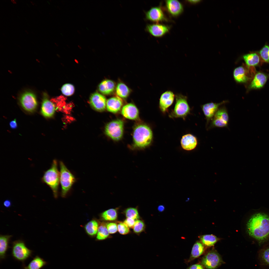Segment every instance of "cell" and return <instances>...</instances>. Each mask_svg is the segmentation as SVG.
Segmentation results:
<instances>
[{
	"label": "cell",
	"instance_id": "cell-1",
	"mask_svg": "<svg viewBox=\"0 0 269 269\" xmlns=\"http://www.w3.org/2000/svg\"><path fill=\"white\" fill-rule=\"evenodd\" d=\"M247 232L251 237L260 242L269 237V216L259 213L253 215L246 224Z\"/></svg>",
	"mask_w": 269,
	"mask_h": 269
},
{
	"label": "cell",
	"instance_id": "cell-2",
	"mask_svg": "<svg viewBox=\"0 0 269 269\" xmlns=\"http://www.w3.org/2000/svg\"><path fill=\"white\" fill-rule=\"evenodd\" d=\"M134 147L142 149L147 147L151 144L153 138V133L150 128L144 124L135 127L133 133Z\"/></svg>",
	"mask_w": 269,
	"mask_h": 269
},
{
	"label": "cell",
	"instance_id": "cell-3",
	"mask_svg": "<svg viewBox=\"0 0 269 269\" xmlns=\"http://www.w3.org/2000/svg\"><path fill=\"white\" fill-rule=\"evenodd\" d=\"M60 176L57 161L54 159L50 168L44 172L41 180L42 182L46 184L50 188L55 198L58 197V195Z\"/></svg>",
	"mask_w": 269,
	"mask_h": 269
},
{
	"label": "cell",
	"instance_id": "cell-4",
	"mask_svg": "<svg viewBox=\"0 0 269 269\" xmlns=\"http://www.w3.org/2000/svg\"><path fill=\"white\" fill-rule=\"evenodd\" d=\"M59 165L61 195L63 197H65L71 189L76 179L74 175L67 168L62 161L59 162Z\"/></svg>",
	"mask_w": 269,
	"mask_h": 269
},
{
	"label": "cell",
	"instance_id": "cell-5",
	"mask_svg": "<svg viewBox=\"0 0 269 269\" xmlns=\"http://www.w3.org/2000/svg\"><path fill=\"white\" fill-rule=\"evenodd\" d=\"M175 97L176 103L174 108L169 116L171 118H181L185 119L190 111L187 101V98L186 96L179 94H176Z\"/></svg>",
	"mask_w": 269,
	"mask_h": 269
},
{
	"label": "cell",
	"instance_id": "cell-6",
	"mask_svg": "<svg viewBox=\"0 0 269 269\" xmlns=\"http://www.w3.org/2000/svg\"><path fill=\"white\" fill-rule=\"evenodd\" d=\"M32 253L33 251L26 247L23 241L18 240L13 242L11 254L16 260L23 263L32 256Z\"/></svg>",
	"mask_w": 269,
	"mask_h": 269
},
{
	"label": "cell",
	"instance_id": "cell-7",
	"mask_svg": "<svg viewBox=\"0 0 269 269\" xmlns=\"http://www.w3.org/2000/svg\"><path fill=\"white\" fill-rule=\"evenodd\" d=\"M124 126L123 122L121 120L113 121L106 125L105 132L106 134L113 140H119L123 136Z\"/></svg>",
	"mask_w": 269,
	"mask_h": 269
},
{
	"label": "cell",
	"instance_id": "cell-8",
	"mask_svg": "<svg viewBox=\"0 0 269 269\" xmlns=\"http://www.w3.org/2000/svg\"><path fill=\"white\" fill-rule=\"evenodd\" d=\"M19 101L22 108L29 113L34 112L36 109L38 103L35 95L30 91H26L20 96Z\"/></svg>",
	"mask_w": 269,
	"mask_h": 269
},
{
	"label": "cell",
	"instance_id": "cell-9",
	"mask_svg": "<svg viewBox=\"0 0 269 269\" xmlns=\"http://www.w3.org/2000/svg\"><path fill=\"white\" fill-rule=\"evenodd\" d=\"M223 263L220 256L214 249L207 253L202 258L201 262L206 269H216Z\"/></svg>",
	"mask_w": 269,
	"mask_h": 269
},
{
	"label": "cell",
	"instance_id": "cell-10",
	"mask_svg": "<svg viewBox=\"0 0 269 269\" xmlns=\"http://www.w3.org/2000/svg\"><path fill=\"white\" fill-rule=\"evenodd\" d=\"M229 117L227 110L224 106L220 107L212 119L207 130L213 128L228 127Z\"/></svg>",
	"mask_w": 269,
	"mask_h": 269
},
{
	"label": "cell",
	"instance_id": "cell-11",
	"mask_svg": "<svg viewBox=\"0 0 269 269\" xmlns=\"http://www.w3.org/2000/svg\"><path fill=\"white\" fill-rule=\"evenodd\" d=\"M227 102L224 101L217 103L211 102L202 105V110L206 120V126L207 129L209 124L220 106Z\"/></svg>",
	"mask_w": 269,
	"mask_h": 269
},
{
	"label": "cell",
	"instance_id": "cell-12",
	"mask_svg": "<svg viewBox=\"0 0 269 269\" xmlns=\"http://www.w3.org/2000/svg\"><path fill=\"white\" fill-rule=\"evenodd\" d=\"M145 16L147 20L157 23L167 20L163 12L159 6L151 7L145 12Z\"/></svg>",
	"mask_w": 269,
	"mask_h": 269
},
{
	"label": "cell",
	"instance_id": "cell-13",
	"mask_svg": "<svg viewBox=\"0 0 269 269\" xmlns=\"http://www.w3.org/2000/svg\"><path fill=\"white\" fill-rule=\"evenodd\" d=\"M89 102L92 107L96 111L102 112L105 109L107 102L106 98L98 93L95 92L91 94Z\"/></svg>",
	"mask_w": 269,
	"mask_h": 269
},
{
	"label": "cell",
	"instance_id": "cell-14",
	"mask_svg": "<svg viewBox=\"0 0 269 269\" xmlns=\"http://www.w3.org/2000/svg\"><path fill=\"white\" fill-rule=\"evenodd\" d=\"M169 26L162 24L155 23L146 25L145 30L152 35L156 37H161L169 31Z\"/></svg>",
	"mask_w": 269,
	"mask_h": 269
},
{
	"label": "cell",
	"instance_id": "cell-15",
	"mask_svg": "<svg viewBox=\"0 0 269 269\" xmlns=\"http://www.w3.org/2000/svg\"><path fill=\"white\" fill-rule=\"evenodd\" d=\"M55 111L54 104L49 100L47 94L44 93L41 108V114L45 117L49 118L53 116Z\"/></svg>",
	"mask_w": 269,
	"mask_h": 269
},
{
	"label": "cell",
	"instance_id": "cell-16",
	"mask_svg": "<svg viewBox=\"0 0 269 269\" xmlns=\"http://www.w3.org/2000/svg\"><path fill=\"white\" fill-rule=\"evenodd\" d=\"M175 97L173 92L170 91H166L161 94L159 99V107L162 112H165L172 104Z\"/></svg>",
	"mask_w": 269,
	"mask_h": 269
},
{
	"label": "cell",
	"instance_id": "cell-17",
	"mask_svg": "<svg viewBox=\"0 0 269 269\" xmlns=\"http://www.w3.org/2000/svg\"><path fill=\"white\" fill-rule=\"evenodd\" d=\"M166 6L168 11L172 16H177L183 12V7L182 4L177 0L166 1Z\"/></svg>",
	"mask_w": 269,
	"mask_h": 269
},
{
	"label": "cell",
	"instance_id": "cell-18",
	"mask_svg": "<svg viewBox=\"0 0 269 269\" xmlns=\"http://www.w3.org/2000/svg\"><path fill=\"white\" fill-rule=\"evenodd\" d=\"M121 114L123 116L127 119L135 120L138 117L139 111L135 105L132 103H129L123 107Z\"/></svg>",
	"mask_w": 269,
	"mask_h": 269
},
{
	"label": "cell",
	"instance_id": "cell-19",
	"mask_svg": "<svg viewBox=\"0 0 269 269\" xmlns=\"http://www.w3.org/2000/svg\"><path fill=\"white\" fill-rule=\"evenodd\" d=\"M181 143L182 148L187 150L193 149L197 146V138L191 134H187L183 136L181 138Z\"/></svg>",
	"mask_w": 269,
	"mask_h": 269
},
{
	"label": "cell",
	"instance_id": "cell-20",
	"mask_svg": "<svg viewBox=\"0 0 269 269\" xmlns=\"http://www.w3.org/2000/svg\"><path fill=\"white\" fill-rule=\"evenodd\" d=\"M123 104V101L120 98L114 97L109 99L107 101L106 108L109 112L116 113L120 110Z\"/></svg>",
	"mask_w": 269,
	"mask_h": 269
},
{
	"label": "cell",
	"instance_id": "cell-21",
	"mask_svg": "<svg viewBox=\"0 0 269 269\" xmlns=\"http://www.w3.org/2000/svg\"><path fill=\"white\" fill-rule=\"evenodd\" d=\"M267 80V75L263 73L259 72L257 73L251 83L249 88L250 89H259L262 88L266 83Z\"/></svg>",
	"mask_w": 269,
	"mask_h": 269
},
{
	"label": "cell",
	"instance_id": "cell-22",
	"mask_svg": "<svg viewBox=\"0 0 269 269\" xmlns=\"http://www.w3.org/2000/svg\"><path fill=\"white\" fill-rule=\"evenodd\" d=\"M115 88V82L109 79L105 80L101 82L98 86L99 91L105 95L112 94Z\"/></svg>",
	"mask_w": 269,
	"mask_h": 269
},
{
	"label": "cell",
	"instance_id": "cell-23",
	"mask_svg": "<svg viewBox=\"0 0 269 269\" xmlns=\"http://www.w3.org/2000/svg\"><path fill=\"white\" fill-rule=\"evenodd\" d=\"M47 264V262L38 256H35L27 266L23 265L22 269H41Z\"/></svg>",
	"mask_w": 269,
	"mask_h": 269
},
{
	"label": "cell",
	"instance_id": "cell-24",
	"mask_svg": "<svg viewBox=\"0 0 269 269\" xmlns=\"http://www.w3.org/2000/svg\"><path fill=\"white\" fill-rule=\"evenodd\" d=\"M12 237L11 235H0V259H4L8 247L9 242Z\"/></svg>",
	"mask_w": 269,
	"mask_h": 269
},
{
	"label": "cell",
	"instance_id": "cell-25",
	"mask_svg": "<svg viewBox=\"0 0 269 269\" xmlns=\"http://www.w3.org/2000/svg\"><path fill=\"white\" fill-rule=\"evenodd\" d=\"M233 75L235 80L239 83H245L248 79L247 71L242 66L236 68L234 70Z\"/></svg>",
	"mask_w": 269,
	"mask_h": 269
},
{
	"label": "cell",
	"instance_id": "cell-26",
	"mask_svg": "<svg viewBox=\"0 0 269 269\" xmlns=\"http://www.w3.org/2000/svg\"><path fill=\"white\" fill-rule=\"evenodd\" d=\"M204 251V245L201 242H196L193 247L188 262L191 261L201 256L203 254Z\"/></svg>",
	"mask_w": 269,
	"mask_h": 269
},
{
	"label": "cell",
	"instance_id": "cell-27",
	"mask_svg": "<svg viewBox=\"0 0 269 269\" xmlns=\"http://www.w3.org/2000/svg\"><path fill=\"white\" fill-rule=\"evenodd\" d=\"M201 242L206 246L209 247L213 246L220 239L213 234H206L200 237Z\"/></svg>",
	"mask_w": 269,
	"mask_h": 269
},
{
	"label": "cell",
	"instance_id": "cell-28",
	"mask_svg": "<svg viewBox=\"0 0 269 269\" xmlns=\"http://www.w3.org/2000/svg\"><path fill=\"white\" fill-rule=\"evenodd\" d=\"M243 58L246 64L249 67L257 65L260 62V58L255 53L248 54L243 55Z\"/></svg>",
	"mask_w": 269,
	"mask_h": 269
},
{
	"label": "cell",
	"instance_id": "cell-29",
	"mask_svg": "<svg viewBox=\"0 0 269 269\" xmlns=\"http://www.w3.org/2000/svg\"><path fill=\"white\" fill-rule=\"evenodd\" d=\"M130 91L128 87L124 83L120 82L118 84L116 88V93L120 98H124L129 95Z\"/></svg>",
	"mask_w": 269,
	"mask_h": 269
},
{
	"label": "cell",
	"instance_id": "cell-30",
	"mask_svg": "<svg viewBox=\"0 0 269 269\" xmlns=\"http://www.w3.org/2000/svg\"><path fill=\"white\" fill-rule=\"evenodd\" d=\"M85 229L88 234L91 236L95 235L98 229V224L97 221L92 220L88 222L85 225Z\"/></svg>",
	"mask_w": 269,
	"mask_h": 269
},
{
	"label": "cell",
	"instance_id": "cell-31",
	"mask_svg": "<svg viewBox=\"0 0 269 269\" xmlns=\"http://www.w3.org/2000/svg\"><path fill=\"white\" fill-rule=\"evenodd\" d=\"M102 217L104 220H114L116 219L117 217V211L115 209H109L105 211L102 213Z\"/></svg>",
	"mask_w": 269,
	"mask_h": 269
},
{
	"label": "cell",
	"instance_id": "cell-32",
	"mask_svg": "<svg viewBox=\"0 0 269 269\" xmlns=\"http://www.w3.org/2000/svg\"><path fill=\"white\" fill-rule=\"evenodd\" d=\"M109 234L106 227L104 225H101L98 228L97 238L99 240L105 239L109 236Z\"/></svg>",
	"mask_w": 269,
	"mask_h": 269
},
{
	"label": "cell",
	"instance_id": "cell-33",
	"mask_svg": "<svg viewBox=\"0 0 269 269\" xmlns=\"http://www.w3.org/2000/svg\"><path fill=\"white\" fill-rule=\"evenodd\" d=\"M125 213L127 218L137 220L139 218V216L137 209L134 208L130 207L127 209Z\"/></svg>",
	"mask_w": 269,
	"mask_h": 269
},
{
	"label": "cell",
	"instance_id": "cell-34",
	"mask_svg": "<svg viewBox=\"0 0 269 269\" xmlns=\"http://www.w3.org/2000/svg\"><path fill=\"white\" fill-rule=\"evenodd\" d=\"M62 93L66 96H70L74 93V88L72 84L69 83L66 84L64 85L61 88Z\"/></svg>",
	"mask_w": 269,
	"mask_h": 269
},
{
	"label": "cell",
	"instance_id": "cell-35",
	"mask_svg": "<svg viewBox=\"0 0 269 269\" xmlns=\"http://www.w3.org/2000/svg\"><path fill=\"white\" fill-rule=\"evenodd\" d=\"M261 57L265 62L269 63V46L265 45L259 51Z\"/></svg>",
	"mask_w": 269,
	"mask_h": 269
},
{
	"label": "cell",
	"instance_id": "cell-36",
	"mask_svg": "<svg viewBox=\"0 0 269 269\" xmlns=\"http://www.w3.org/2000/svg\"><path fill=\"white\" fill-rule=\"evenodd\" d=\"M145 225L144 223L141 220L137 219L135 221L133 227L134 232L136 233H139L143 231L144 229Z\"/></svg>",
	"mask_w": 269,
	"mask_h": 269
},
{
	"label": "cell",
	"instance_id": "cell-37",
	"mask_svg": "<svg viewBox=\"0 0 269 269\" xmlns=\"http://www.w3.org/2000/svg\"><path fill=\"white\" fill-rule=\"evenodd\" d=\"M118 230L119 232L122 235H126L128 233L130 230L128 226L124 222H119L118 224Z\"/></svg>",
	"mask_w": 269,
	"mask_h": 269
},
{
	"label": "cell",
	"instance_id": "cell-38",
	"mask_svg": "<svg viewBox=\"0 0 269 269\" xmlns=\"http://www.w3.org/2000/svg\"><path fill=\"white\" fill-rule=\"evenodd\" d=\"M106 227L109 233L112 234L117 231L118 227L117 224L114 223H109L107 224Z\"/></svg>",
	"mask_w": 269,
	"mask_h": 269
},
{
	"label": "cell",
	"instance_id": "cell-39",
	"mask_svg": "<svg viewBox=\"0 0 269 269\" xmlns=\"http://www.w3.org/2000/svg\"><path fill=\"white\" fill-rule=\"evenodd\" d=\"M261 257L265 263L269 264V248L264 251L262 254Z\"/></svg>",
	"mask_w": 269,
	"mask_h": 269
},
{
	"label": "cell",
	"instance_id": "cell-40",
	"mask_svg": "<svg viewBox=\"0 0 269 269\" xmlns=\"http://www.w3.org/2000/svg\"><path fill=\"white\" fill-rule=\"evenodd\" d=\"M134 220L129 218H127L124 221V222L130 228H133L135 222Z\"/></svg>",
	"mask_w": 269,
	"mask_h": 269
},
{
	"label": "cell",
	"instance_id": "cell-41",
	"mask_svg": "<svg viewBox=\"0 0 269 269\" xmlns=\"http://www.w3.org/2000/svg\"><path fill=\"white\" fill-rule=\"evenodd\" d=\"M186 269H204L202 265L195 264L191 266Z\"/></svg>",
	"mask_w": 269,
	"mask_h": 269
},
{
	"label": "cell",
	"instance_id": "cell-42",
	"mask_svg": "<svg viewBox=\"0 0 269 269\" xmlns=\"http://www.w3.org/2000/svg\"><path fill=\"white\" fill-rule=\"evenodd\" d=\"M10 127L12 129H16L17 127L16 120L15 119L11 121L9 123Z\"/></svg>",
	"mask_w": 269,
	"mask_h": 269
},
{
	"label": "cell",
	"instance_id": "cell-43",
	"mask_svg": "<svg viewBox=\"0 0 269 269\" xmlns=\"http://www.w3.org/2000/svg\"><path fill=\"white\" fill-rule=\"evenodd\" d=\"M4 205L6 207H10L11 205V202L10 200H7L4 201L3 202Z\"/></svg>",
	"mask_w": 269,
	"mask_h": 269
},
{
	"label": "cell",
	"instance_id": "cell-44",
	"mask_svg": "<svg viewBox=\"0 0 269 269\" xmlns=\"http://www.w3.org/2000/svg\"><path fill=\"white\" fill-rule=\"evenodd\" d=\"M157 209L160 212H162L165 209V207L163 205H160L158 206Z\"/></svg>",
	"mask_w": 269,
	"mask_h": 269
},
{
	"label": "cell",
	"instance_id": "cell-45",
	"mask_svg": "<svg viewBox=\"0 0 269 269\" xmlns=\"http://www.w3.org/2000/svg\"><path fill=\"white\" fill-rule=\"evenodd\" d=\"M201 0H188V2L191 3L195 4L198 3Z\"/></svg>",
	"mask_w": 269,
	"mask_h": 269
},
{
	"label": "cell",
	"instance_id": "cell-46",
	"mask_svg": "<svg viewBox=\"0 0 269 269\" xmlns=\"http://www.w3.org/2000/svg\"><path fill=\"white\" fill-rule=\"evenodd\" d=\"M11 1L12 2V3H14V4H16V0H11Z\"/></svg>",
	"mask_w": 269,
	"mask_h": 269
},
{
	"label": "cell",
	"instance_id": "cell-47",
	"mask_svg": "<svg viewBox=\"0 0 269 269\" xmlns=\"http://www.w3.org/2000/svg\"><path fill=\"white\" fill-rule=\"evenodd\" d=\"M30 2L33 5H34L35 4V3L32 1H30Z\"/></svg>",
	"mask_w": 269,
	"mask_h": 269
},
{
	"label": "cell",
	"instance_id": "cell-48",
	"mask_svg": "<svg viewBox=\"0 0 269 269\" xmlns=\"http://www.w3.org/2000/svg\"><path fill=\"white\" fill-rule=\"evenodd\" d=\"M25 31L28 34V32L26 30H25Z\"/></svg>",
	"mask_w": 269,
	"mask_h": 269
}]
</instances>
